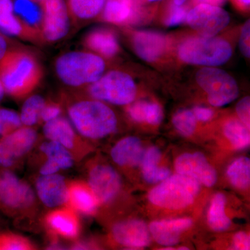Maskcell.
Returning a JSON list of instances; mask_svg holds the SVG:
<instances>
[{"mask_svg": "<svg viewBox=\"0 0 250 250\" xmlns=\"http://www.w3.org/2000/svg\"><path fill=\"white\" fill-rule=\"evenodd\" d=\"M136 0H106L101 18L105 22L114 24L130 22L139 13Z\"/></svg>", "mask_w": 250, "mask_h": 250, "instance_id": "d6986e66", "label": "cell"}, {"mask_svg": "<svg viewBox=\"0 0 250 250\" xmlns=\"http://www.w3.org/2000/svg\"><path fill=\"white\" fill-rule=\"evenodd\" d=\"M33 1H36V2H38V3H42V1H45V0H33Z\"/></svg>", "mask_w": 250, "mask_h": 250, "instance_id": "f907efd6", "label": "cell"}, {"mask_svg": "<svg viewBox=\"0 0 250 250\" xmlns=\"http://www.w3.org/2000/svg\"><path fill=\"white\" fill-rule=\"evenodd\" d=\"M226 198L222 193H218L212 199L208 212V223L212 229L223 231L231 225V220L225 213Z\"/></svg>", "mask_w": 250, "mask_h": 250, "instance_id": "f1b7e54d", "label": "cell"}, {"mask_svg": "<svg viewBox=\"0 0 250 250\" xmlns=\"http://www.w3.org/2000/svg\"><path fill=\"white\" fill-rule=\"evenodd\" d=\"M188 0H172L174 4L177 5V6H182V5L185 4Z\"/></svg>", "mask_w": 250, "mask_h": 250, "instance_id": "c3c4849f", "label": "cell"}, {"mask_svg": "<svg viewBox=\"0 0 250 250\" xmlns=\"http://www.w3.org/2000/svg\"><path fill=\"white\" fill-rule=\"evenodd\" d=\"M147 1H149V2H157V1H161L163 0H147Z\"/></svg>", "mask_w": 250, "mask_h": 250, "instance_id": "681fc988", "label": "cell"}, {"mask_svg": "<svg viewBox=\"0 0 250 250\" xmlns=\"http://www.w3.org/2000/svg\"><path fill=\"white\" fill-rule=\"evenodd\" d=\"M20 114L9 108H0V136H5L21 127Z\"/></svg>", "mask_w": 250, "mask_h": 250, "instance_id": "e575fe53", "label": "cell"}, {"mask_svg": "<svg viewBox=\"0 0 250 250\" xmlns=\"http://www.w3.org/2000/svg\"><path fill=\"white\" fill-rule=\"evenodd\" d=\"M104 59L90 51H70L54 62L56 75L63 84L79 88L96 82L106 70Z\"/></svg>", "mask_w": 250, "mask_h": 250, "instance_id": "7a4b0ae2", "label": "cell"}, {"mask_svg": "<svg viewBox=\"0 0 250 250\" xmlns=\"http://www.w3.org/2000/svg\"><path fill=\"white\" fill-rule=\"evenodd\" d=\"M88 92L95 100L116 105L130 104L137 94L133 77L121 70L104 72L96 82L88 85Z\"/></svg>", "mask_w": 250, "mask_h": 250, "instance_id": "8992f818", "label": "cell"}, {"mask_svg": "<svg viewBox=\"0 0 250 250\" xmlns=\"http://www.w3.org/2000/svg\"><path fill=\"white\" fill-rule=\"evenodd\" d=\"M136 1H139V2H140V1H141V0H136Z\"/></svg>", "mask_w": 250, "mask_h": 250, "instance_id": "f5cc1de1", "label": "cell"}, {"mask_svg": "<svg viewBox=\"0 0 250 250\" xmlns=\"http://www.w3.org/2000/svg\"><path fill=\"white\" fill-rule=\"evenodd\" d=\"M0 31L6 36L24 40L42 41L41 34L27 27L14 12L0 14Z\"/></svg>", "mask_w": 250, "mask_h": 250, "instance_id": "7402d4cb", "label": "cell"}, {"mask_svg": "<svg viewBox=\"0 0 250 250\" xmlns=\"http://www.w3.org/2000/svg\"><path fill=\"white\" fill-rule=\"evenodd\" d=\"M83 43L88 51L104 59L113 58L120 52L118 36L108 28H96L90 31L85 36Z\"/></svg>", "mask_w": 250, "mask_h": 250, "instance_id": "e0dca14e", "label": "cell"}, {"mask_svg": "<svg viewBox=\"0 0 250 250\" xmlns=\"http://www.w3.org/2000/svg\"><path fill=\"white\" fill-rule=\"evenodd\" d=\"M47 221L52 229L62 236L74 238L78 233V221L70 210H55L48 215Z\"/></svg>", "mask_w": 250, "mask_h": 250, "instance_id": "83f0119b", "label": "cell"}, {"mask_svg": "<svg viewBox=\"0 0 250 250\" xmlns=\"http://www.w3.org/2000/svg\"><path fill=\"white\" fill-rule=\"evenodd\" d=\"M5 94H6V92H5L4 85H3L2 82L0 80V102L4 98Z\"/></svg>", "mask_w": 250, "mask_h": 250, "instance_id": "7dc6e473", "label": "cell"}, {"mask_svg": "<svg viewBox=\"0 0 250 250\" xmlns=\"http://www.w3.org/2000/svg\"><path fill=\"white\" fill-rule=\"evenodd\" d=\"M37 134L31 126L20 127L4 136L0 141V166L11 167L14 161L21 157L34 146Z\"/></svg>", "mask_w": 250, "mask_h": 250, "instance_id": "30bf717a", "label": "cell"}, {"mask_svg": "<svg viewBox=\"0 0 250 250\" xmlns=\"http://www.w3.org/2000/svg\"><path fill=\"white\" fill-rule=\"evenodd\" d=\"M67 201L75 209L85 214L93 213L98 202L91 190L81 184H74L68 188Z\"/></svg>", "mask_w": 250, "mask_h": 250, "instance_id": "4316f807", "label": "cell"}, {"mask_svg": "<svg viewBox=\"0 0 250 250\" xmlns=\"http://www.w3.org/2000/svg\"><path fill=\"white\" fill-rule=\"evenodd\" d=\"M236 113L240 121L250 129V98L245 97L236 105Z\"/></svg>", "mask_w": 250, "mask_h": 250, "instance_id": "f35d334b", "label": "cell"}, {"mask_svg": "<svg viewBox=\"0 0 250 250\" xmlns=\"http://www.w3.org/2000/svg\"><path fill=\"white\" fill-rule=\"evenodd\" d=\"M161 158L160 150L156 147L149 148L147 152L143 154L141 160L143 176L148 183L162 182L170 175V171L168 168L157 166Z\"/></svg>", "mask_w": 250, "mask_h": 250, "instance_id": "d4e9b609", "label": "cell"}, {"mask_svg": "<svg viewBox=\"0 0 250 250\" xmlns=\"http://www.w3.org/2000/svg\"><path fill=\"white\" fill-rule=\"evenodd\" d=\"M127 113L131 119L138 123L157 125L164 119V111L159 104L144 100L131 103Z\"/></svg>", "mask_w": 250, "mask_h": 250, "instance_id": "484cf974", "label": "cell"}, {"mask_svg": "<svg viewBox=\"0 0 250 250\" xmlns=\"http://www.w3.org/2000/svg\"><path fill=\"white\" fill-rule=\"evenodd\" d=\"M111 155L113 161L118 165L137 166L142 160V144L138 138H125L113 147Z\"/></svg>", "mask_w": 250, "mask_h": 250, "instance_id": "ffe728a7", "label": "cell"}, {"mask_svg": "<svg viewBox=\"0 0 250 250\" xmlns=\"http://www.w3.org/2000/svg\"><path fill=\"white\" fill-rule=\"evenodd\" d=\"M232 54L231 44L216 36L187 38L181 42L177 48V55L182 62L203 67L224 65L229 61Z\"/></svg>", "mask_w": 250, "mask_h": 250, "instance_id": "277c9868", "label": "cell"}, {"mask_svg": "<svg viewBox=\"0 0 250 250\" xmlns=\"http://www.w3.org/2000/svg\"><path fill=\"white\" fill-rule=\"evenodd\" d=\"M29 242L22 237L6 236L0 238V250H30Z\"/></svg>", "mask_w": 250, "mask_h": 250, "instance_id": "8d00e7d4", "label": "cell"}, {"mask_svg": "<svg viewBox=\"0 0 250 250\" xmlns=\"http://www.w3.org/2000/svg\"><path fill=\"white\" fill-rule=\"evenodd\" d=\"M188 8L185 4L177 6L173 1L169 5L166 14L165 24L167 27H175L186 22V18L188 11Z\"/></svg>", "mask_w": 250, "mask_h": 250, "instance_id": "d590c367", "label": "cell"}, {"mask_svg": "<svg viewBox=\"0 0 250 250\" xmlns=\"http://www.w3.org/2000/svg\"><path fill=\"white\" fill-rule=\"evenodd\" d=\"M179 250H188L187 248H186V247H182V248H179Z\"/></svg>", "mask_w": 250, "mask_h": 250, "instance_id": "816d5d0a", "label": "cell"}, {"mask_svg": "<svg viewBox=\"0 0 250 250\" xmlns=\"http://www.w3.org/2000/svg\"><path fill=\"white\" fill-rule=\"evenodd\" d=\"M195 81L207 93L208 103L221 107L232 103L238 96L236 80L228 72L216 67H203L197 72Z\"/></svg>", "mask_w": 250, "mask_h": 250, "instance_id": "52a82bcc", "label": "cell"}, {"mask_svg": "<svg viewBox=\"0 0 250 250\" xmlns=\"http://www.w3.org/2000/svg\"><path fill=\"white\" fill-rule=\"evenodd\" d=\"M112 233L118 243L127 248H142L150 243V231L141 220H129L117 223Z\"/></svg>", "mask_w": 250, "mask_h": 250, "instance_id": "9a60e30c", "label": "cell"}, {"mask_svg": "<svg viewBox=\"0 0 250 250\" xmlns=\"http://www.w3.org/2000/svg\"><path fill=\"white\" fill-rule=\"evenodd\" d=\"M89 188L98 202L111 201L121 188L119 174L111 166L99 165L90 171Z\"/></svg>", "mask_w": 250, "mask_h": 250, "instance_id": "8fae6325", "label": "cell"}, {"mask_svg": "<svg viewBox=\"0 0 250 250\" xmlns=\"http://www.w3.org/2000/svg\"><path fill=\"white\" fill-rule=\"evenodd\" d=\"M233 249L238 250H250V236L246 233H237L233 239Z\"/></svg>", "mask_w": 250, "mask_h": 250, "instance_id": "60d3db41", "label": "cell"}, {"mask_svg": "<svg viewBox=\"0 0 250 250\" xmlns=\"http://www.w3.org/2000/svg\"><path fill=\"white\" fill-rule=\"evenodd\" d=\"M230 20L229 14L221 6L198 4L188 10L186 22L199 35L213 37L228 27Z\"/></svg>", "mask_w": 250, "mask_h": 250, "instance_id": "ba28073f", "label": "cell"}, {"mask_svg": "<svg viewBox=\"0 0 250 250\" xmlns=\"http://www.w3.org/2000/svg\"><path fill=\"white\" fill-rule=\"evenodd\" d=\"M250 129L241 121L231 119L224 126V134L233 147L238 149H245L250 146Z\"/></svg>", "mask_w": 250, "mask_h": 250, "instance_id": "4dcf8cb0", "label": "cell"}, {"mask_svg": "<svg viewBox=\"0 0 250 250\" xmlns=\"http://www.w3.org/2000/svg\"><path fill=\"white\" fill-rule=\"evenodd\" d=\"M36 187L41 202L47 207L54 208L67 202L68 187L60 174L41 176L36 182Z\"/></svg>", "mask_w": 250, "mask_h": 250, "instance_id": "2e32d148", "label": "cell"}, {"mask_svg": "<svg viewBox=\"0 0 250 250\" xmlns=\"http://www.w3.org/2000/svg\"><path fill=\"white\" fill-rule=\"evenodd\" d=\"M67 149L61 143L52 141L43 143L41 146V150L47 156V160L59 166L61 170L73 166V159Z\"/></svg>", "mask_w": 250, "mask_h": 250, "instance_id": "f546056e", "label": "cell"}, {"mask_svg": "<svg viewBox=\"0 0 250 250\" xmlns=\"http://www.w3.org/2000/svg\"><path fill=\"white\" fill-rule=\"evenodd\" d=\"M237 9L241 11H248L250 9V0H231Z\"/></svg>", "mask_w": 250, "mask_h": 250, "instance_id": "bcb514c9", "label": "cell"}, {"mask_svg": "<svg viewBox=\"0 0 250 250\" xmlns=\"http://www.w3.org/2000/svg\"><path fill=\"white\" fill-rule=\"evenodd\" d=\"M174 167L178 174L192 177L206 187H213L216 182V172L202 153L182 154L177 158Z\"/></svg>", "mask_w": 250, "mask_h": 250, "instance_id": "7c38bea8", "label": "cell"}, {"mask_svg": "<svg viewBox=\"0 0 250 250\" xmlns=\"http://www.w3.org/2000/svg\"><path fill=\"white\" fill-rule=\"evenodd\" d=\"M200 184L184 174L169 176L148 195L153 205L168 209H180L191 205L200 191Z\"/></svg>", "mask_w": 250, "mask_h": 250, "instance_id": "5b68a950", "label": "cell"}, {"mask_svg": "<svg viewBox=\"0 0 250 250\" xmlns=\"http://www.w3.org/2000/svg\"><path fill=\"white\" fill-rule=\"evenodd\" d=\"M35 195L31 188L10 172L0 177V201L12 208H25L34 201Z\"/></svg>", "mask_w": 250, "mask_h": 250, "instance_id": "4fadbf2b", "label": "cell"}, {"mask_svg": "<svg viewBox=\"0 0 250 250\" xmlns=\"http://www.w3.org/2000/svg\"><path fill=\"white\" fill-rule=\"evenodd\" d=\"M191 219L178 218L154 221L149 225V229L153 238L163 246H173L179 243L180 235L190 228Z\"/></svg>", "mask_w": 250, "mask_h": 250, "instance_id": "ac0fdd59", "label": "cell"}, {"mask_svg": "<svg viewBox=\"0 0 250 250\" xmlns=\"http://www.w3.org/2000/svg\"><path fill=\"white\" fill-rule=\"evenodd\" d=\"M61 113H62V108L59 105L55 104H46L43 109L41 112V120L47 123V122L58 118L60 116Z\"/></svg>", "mask_w": 250, "mask_h": 250, "instance_id": "ab89813d", "label": "cell"}, {"mask_svg": "<svg viewBox=\"0 0 250 250\" xmlns=\"http://www.w3.org/2000/svg\"><path fill=\"white\" fill-rule=\"evenodd\" d=\"M44 135L49 141L61 143L62 146L71 149L75 142V134L73 126L66 118L59 116L45 123L43 126Z\"/></svg>", "mask_w": 250, "mask_h": 250, "instance_id": "44dd1931", "label": "cell"}, {"mask_svg": "<svg viewBox=\"0 0 250 250\" xmlns=\"http://www.w3.org/2000/svg\"><path fill=\"white\" fill-rule=\"evenodd\" d=\"M193 5L198 4H207L213 6H223L226 3L227 0H191Z\"/></svg>", "mask_w": 250, "mask_h": 250, "instance_id": "f6af8a7d", "label": "cell"}, {"mask_svg": "<svg viewBox=\"0 0 250 250\" xmlns=\"http://www.w3.org/2000/svg\"><path fill=\"white\" fill-rule=\"evenodd\" d=\"M68 116L75 129L88 139H103L114 132L118 125L114 111L95 99L74 103L68 108Z\"/></svg>", "mask_w": 250, "mask_h": 250, "instance_id": "3957f363", "label": "cell"}, {"mask_svg": "<svg viewBox=\"0 0 250 250\" xmlns=\"http://www.w3.org/2000/svg\"><path fill=\"white\" fill-rule=\"evenodd\" d=\"M14 12L13 0H0V14Z\"/></svg>", "mask_w": 250, "mask_h": 250, "instance_id": "ee69618b", "label": "cell"}, {"mask_svg": "<svg viewBox=\"0 0 250 250\" xmlns=\"http://www.w3.org/2000/svg\"><path fill=\"white\" fill-rule=\"evenodd\" d=\"M42 75L40 62L24 49L13 47L0 59V80L6 93L14 98L31 93L40 83Z\"/></svg>", "mask_w": 250, "mask_h": 250, "instance_id": "6da1fadb", "label": "cell"}, {"mask_svg": "<svg viewBox=\"0 0 250 250\" xmlns=\"http://www.w3.org/2000/svg\"><path fill=\"white\" fill-rule=\"evenodd\" d=\"M227 174L230 182L237 188L245 189L250 183V160L248 157H241L229 166Z\"/></svg>", "mask_w": 250, "mask_h": 250, "instance_id": "1f68e13d", "label": "cell"}, {"mask_svg": "<svg viewBox=\"0 0 250 250\" xmlns=\"http://www.w3.org/2000/svg\"><path fill=\"white\" fill-rule=\"evenodd\" d=\"M41 5L42 41L52 43L62 40L68 34L71 21L66 0H45Z\"/></svg>", "mask_w": 250, "mask_h": 250, "instance_id": "9c48e42d", "label": "cell"}, {"mask_svg": "<svg viewBox=\"0 0 250 250\" xmlns=\"http://www.w3.org/2000/svg\"><path fill=\"white\" fill-rule=\"evenodd\" d=\"M192 111L197 121L201 122L209 121L214 116V111L211 108L206 106H195Z\"/></svg>", "mask_w": 250, "mask_h": 250, "instance_id": "b9f144b4", "label": "cell"}, {"mask_svg": "<svg viewBox=\"0 0 250 250\" xmlns=\"http://www.w3.org/2000/svg\"><path fill=\"white\" fill-rule=\"evenodd\" d=\"M13 1L14 14L27 27L41 34L42 10L40 3L33 0H13Z\"/></svg>", "mask_w": 250, "mask_h": 250, "instance_id": "cb8c5ba5", "label": "cell"}, {"mask_svg": "<svg viewBox=\"0 0 250 250\" xmlns=\"http://www.w3.org/2000/svg\"><path fill=\"white\" fill-rule=\"evenodd\" d=\"M71 21L84 22L99 17L106 0H66Z\"/></svg>", "mask_w": 250, "mask_h": 250, "instance_id": "603a6c76", "label": "cell"}, {"mask_svg": "<svg viewBox=\"0 0 250 250\" xmlns=\"http://www.w3.org/2000/svg\"><path fill=\"white\" fill-rule=\"evenodd\" d=\"M168 44L167 37L155 31H137L132 37L135 52L140 58L148 62H155L164 57Z\"/></svg>", "mask_w": 250, "mask_h": 250, "instance_id": "5bb4252c", "label": "cell"}, {"mask_svg": "<svg viewBox=\"0 0 250 250\" xmlns=\"http://www.w3.org/2000/svg\"><path fill=\"white\" fill-rule=\"evenodd\" d=\"M172 123L180 134L189 136L196 129L197 119L190 110L182 109L174 115Z\"/></svg>", "mask_w": 250, "mask_h": 250, "instance_id": "836d02e7", "label": "cell"}, {"mask_svg": "<svg viewBox=\"0 0 250 250\" xmlns=\"http://www.w3.org/2000/svg\"><path fill=\"white\" fill-rule=\"evenodd\" d=\"M13 47H14L11 46L9 36L5 35L0 31V59L2 58L6 52Z\"/></svg>", "mask_w": 250, "mask_h": 250, "instance_id": "7bdbcfd3", "label": "cell"}, {"mask_svg": "<svg viewBox=\"0 0 250 250\" xmlns=\"http://www.w3.org/2000/svg\"><path fill=\"white\" fill-rule=\"evenodd\" d=\"M45 99L39 95L29 97L23 104L20 113L22 125L26 126H32L37 124L41 120V114L45 106Z\"/></svg>", "mask_w": 250, "mask_h": 250, "instance_id": "d6a6232c", "label": "cell"}, {"mask_svg": "<svg viewBox=\"0 0 250 250\" xmlns=\"http://www.w3.org/2000/svg\"><path fill=\"white\" fill-rule=\"evenodd\" d=\"M250 21L248 20L242 27L239 39L241 52L246 58L250 57Z\"/></svg>", "mask_w": 250, "mask_h": 250, "instance_id": "74e56055", "label": "cell"}]
</instances>
